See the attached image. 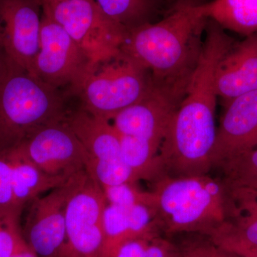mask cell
I'll use <instances>...</instances> for the list:
<instances>
[{"instance_id":"obj_27","label":"cell","mask_w":257,"mask_h":257,"mask_svg":"<svg viewBox=\"0 0 257 257\" xmlns=\"http://www.w3.org/2000/svg\"><path fill=\"white\" fill-rule=\"evenodd\" d=\"M156 234L126 240L124 242L120 243L109 257H146V247L148 240Z\"/></svg>"},{"instance_id":"obj_2","label":"cell","mask_w":257,"mask_h":257,"mask_svg":"<svg viewBox=\"0 0 257 257\" xmlns=\"http://www.w3.org/2000/svg\"><path fill=\"white\" fill-rule=\"evenodd\" d=\"M216 67L214 61L202 59L190 76L161 145L160 158L165 175H205L213 167L218 97L214 86Z\"/></svg>"},{"instance_id":"obj_5","label":"cell","mask_w":257,"mask_h":257,"mask_svg":"<svg viewBox=\"0 0 257 257\" xmlns=\"http://www.w3.org/2000/svg\"><path fill=\"white\" fill-rule=\"evenodd\" d=\"M153 84L148 69L121 50L96 64L74 96L79 98L83 110L109 121L140 101Z\"/></svg>"},{"instance_id":"obj_9","label":"cell","mask_w":257,"mask_h":257,"mask_svg":"<svg viewBox=\"0 0 257 257\" xmlns=\"http://www.w3.org/2000/svg\"><path fill=\"white\" fill-rule=\"evenodd\" d=\"M66 121L87 152V172L101 187L138 182L122 160L119 133L109 121L80 108L69 111Z\"/></svg>"},{"instance_id":"obj_25","label":"cell","mask_w":257,"mask_h":257,"mask_svg":"<svg viewBox=\"0 0 257 257\" xmlns=\"http://www.w3.org/2000/svg\"><path fill=\"white\" fill-rule=\"evenodd\" d=\"M181 257H241L226 251L201 234H195L178 243Z\"/></svg>"},{"instance_id":"obj_24","label":"cell","mask_w":257,"mask_h":257,"mask_svg":"<svg viewBox=\"0 0 257 257\" xmlns=\"http://www.w3.org/2000/svg\"><path fill=\"white\" fill-rule=\"evenodd\" d=\"M15 207L9 150L0 152V220L20 224Z\"/></svg>"},{"instance_id":"obj_6","label":"cell","mask_w":257,"mask_h":257,"mask_svg":"<svg viewBox=\"0 0 257 257\" xmlns=\"http://www.w3.org/2000/svg\"><path fill=\"white\" fill-rule=\"evenodd\" d=\"M42 9L67 32L93 64L121 53L128 30L108 18L94 0H64Z\"/></svg>"},{"instance_id":"obj_22","label":"cell","mask_w":257,"mask_h":257,"mask_svg":"<svg viewBox=\"0 0 257 257\" xmlns=\"http://www.w3.org/2000/svg\"><path fill=\"white\" fill-rule=\"evenodd\" d=\"M103 226L105 236V257H109L120 243L133 239L126 209L107 203L103 216Z\"/></svg>"},{"instance_id":"obj_30","label":"cell","mask_w":257,"mask_h":257,"mask_svg":"<svg viewBox=\"0 0 257 257\" xmlns=\"http://www.w3.org/2000/svg\"><path fill=\"white\" fill-rule=\"evenodd\" d=\"M230 252L241 257H257V248H239Z\"/></svg>"},{"instance_id":"obj_23","label":"cell","mask_w":257,"mask_h":257,"mask_svg":"<svg viewBox=\"0 0 257 257\" xmlns=\"http://www.w3.org/2000/svg\"><path fill=\"white\" fill-rule=\"evenodd\" d=\"M108 204L128 209L137 204L156 205L155 196L152 192L141 190L135 183H123L101 187Z\"/></svg>"},{"instance_id":"obj_4","label":"cell","mask_w":257,"mask_h":257,"mask_svg":"<svg viewBox=\"0 0 257 257\" xmlns=\"http://www.w3.org/2000/svg\"><path fill=\"white\" fill-rule=\"evenodd\" d=\"M66 96L12 64L0 81V152L18 147L42 126L67 119Z\"/></svg>"},{"instance_id":"obj_26","label":"cell","mask_w":257,"mask_h":257,"mask_svg":"<svg viewBox=\"0 0 257 257\" xmlns=\"http://www.w3.org/2000/svg\"><path fill=\"white\" fill-rule=\"evenodd\" d=\"M146 257H181L178 245L159 234L148 240Z\"/></svg>"},{"instance_id":"obj_28","label":"cell","mask_w":257,"mask_h":257,"mask_svg":"<svg viewBox=\"0 0 257 257\" xmlns=\"http://www.w3.org/2000/svg\"><path fill=\"white\" fill-rule=\"evenodd\" d=\"M10 257H40L28 246L25 240L24 239L19 245L18 247L15 250Z\"/></svg>"},{"instance_id":"obj_15","label":"cell","mask_w":257,"mask_h":257,"mask_svg":"<svg viewBox=\"0 0 257 257\" xmlns=\"http://www.w3.org/2000/svg\"><path fill=\"white\" fill-rule=\"evenodd\" d=\"M214 86L226 104L257 90V33L235 42L223 56L216 67Z\"/></svg>"},{"instance_id":"obj_8","label":"cell","mask_w":257,"mask_h":257,"mask_svg":"<svg viewBox=\"0 0 257 257\" xmlns=\"http://www.w3.org/2000/svg\"><path fill=\"white\" fill-rule=\"evenodd\" d=\"M94 65L60 24L43 13L40 50L30 74L74 96Z\"/></svg>"},{"instance_id":"obj_18","label":"cell","mask_w":257,"mask_h":257,"mask_svg":"<svg viewBox=\"0 0 257 257\" xmlns=\"http://www.w3.org/2000/svg\"><path fill=\"white\" fill-rule=\"evenodd\" d=\"M204 15L224 30L248 35L257 33V0H212L202 4Z\"/></svg>"},{"instance_id":"obj_3","label":"cell","mask_w":257,"mask_h":257,"mask_svg":"<svg viewBox=\"0 0 257 257\" xmlns=\"http://www.w3.org/2000/svg\"><path fill=\"white\" fill-rule=\"evenodd\" d=\"M152 192L166 234L207 236L229 216L231 199L226 187L208 175H163L154 182Z\"/></svg>"},{"instance_id":"obj_12","label":"cell","mask_w":257,"mask_h":257,"mask_svg":"<svg viewBox=\"0 0 257 257\" xmlns=\"http://www.w3.org/2000/svg\"><path fill=\"white\" fill-rule=\"evenodd\" d=\"M71 177L66 183L30 202L24 239L40 257H59L67 239L66 208Z\"/></svg>"},{"instance_id":"obj_17","label":"cell","mask_w":257,"mask_h":257,"mask_svg":"<svg viewBox=\"0 0 257 257\" xmlns=\"http://www.w3.org/2000/svg\"><path fill=\"white\" fill-rule=\"evenodd\" d=\"M9 153L15 207L20 216L29 203L69 180L42 171L29 159L20 146L10 150Z\"/></svg>"},{"instance_id":"obj_16","label":"cell","mask_w":257,"mask_h":257,"mask_svg":"<svg viewBox=\"0 0 257 257\" xmlns=\"http://www.w3.org/2000/svg\"><path fill=\"white\" fill-rule=\"evenodd\" d=\"M226 190L231 202L229 217L206 237L228 251L257 248V198L239 189Z\"/></svg>"},{"instance_id":"obj_20","label":"cell","mask_w":257,"mask_h":257,"mask_svg":"<svg viewBox=\"0 0 257 257\" xmlns=\"http://www.w3.org/2000/svg\"><path fill=\"white\" fill-rule=\"evenodd\" d=\"M108 17L128 31L149 23L155 0H94Z\"/></svg>"},{"instance_id":"obj_7","label":"cell","mask_w":257,"mask_h":257,"mask_svg":"<svg viewBox=\"0 0 257 257\" xmlns=\"http://www.w3.org/2000/svg\"><path fill=\"white\" fill-rule=\"evenodd\" d=\"M106 204L100 184L87 170L71 177L67 239L59 257H105L103 216Z\"/></svg>"},{"instance_id":"obj_10","label":"cell","mask_w":257,"mask_h":257,"mask_svg":"<svg viewBox=\"0 0 257 257\" xmlns=\"http://www.w3.org/2000/svg\"><path fill=\"white\" fill-rule=\"evenodd\" d=\"M19 146L48 175L69 179L87 170V152L66 119L38 128Z\"/></svg>"},{"instance_id":"obj_13","label":"cell","mask_w":257,"mask_h":257,"mask_svg":"<svg viewBox=\"0 0 257 257\" xmlns=\"http://www.w3.org/2000/svg\"><path fill=\"white\" fill-rule=\"evenodd\" d=\"M184 93L154 83L146 95L114 116L113 126L121 135L162 145Z\"/></svg>"},{"instance_id":"obj_1","label":"cell","mask_w":257,"mask_h":257,"mask_svg":"<svg viewBox=\"0 0 257 257\" xmlns=\"http://www.w3.org/2000/svg\"><path fill=\"white\" fill-rule=\"evenodd\" d=\"M207 20L202 4L182 2L158 23L128 31L121 50L148 69L155 84L184 93L200 55Z\"/></svg>"},{"instance_id":"obj_11","label":"cell","mask_w":257,"mask_h":257,"mask_svg":"<svg viewBox=\"0 0 257 257\" xmlns=\"http://www.w3.org/2000/svg\"><path fill=\"white\" fill-rule=\"evenodd\" d=\"M40 6L37 0H0V45L10 62L30 74L40 50Z\"/></svg>"},{"instance_id":"obj_21","label":"cell","mask_w":257,"mask_h":257,"mask_svg":"<svg viewBox=\"0 0 257 257\" xmlns=\"http://www.w3.org/2000/svg\"><path fill=\"white\" fill-rule=\"evenodd\" d=\"M227 189H246L257 186V148L221 162Z\"/></svg>"},{"instance_id":"obj_32","label":"cell","mask_w":257,"mask_h":257,"mask_svg":"<svg viewBox=\"0 0 257 257\" xmlns=\"http://www.w3.org/2000/svg\"><path fill=\"white\" fill-rule=\"evenodd\" d=\"M42 7L46 6V5L54 4V3H59V2L64 1V0H37Z\"/></svg>"},{"instance_id":"obj_29","label":"cell","mask_w":257,"mask_h":257,"mask_svg":"<svg viewBox=\"0 0 257 257\" xmlns=\"http://www.w3.org/2000/svg\"><path fill=\"white\" fill-rule=\"evenodd\" d=\"M11 65V62L8 60V57L5 55L4 50L0 45V81L5 77Z\"/></svg>"},{"instance_id":"obj_14","label":"cell","mask_w":257,"mask_h":257,"mask_svg":"<svg viewBox=\"0 0 257 257\" xmlns=\"http://www.w3.org/2000/svg\"><path fill=\"white\" fill-rule=\"evenodd\" d=\"M216 128L213 167L257 147V90L234 98Z\"/></svg>"},{"instance_id":"obj_31","label":"cell","mask_w":257,"mask_h":257,"mask_svg":"<svg viewBox=\"0 0 257 257\" xmlns=\"http://www.w3.org/2000/svg\"><path fill=\"white\" fill-rule=\"evenodd\" d=\"M239 189V190L243 191V192L247 193L250 195L257 198V186H253V187H248L246 189Z\"/></svg>"},{"instance_id":"obj_19","label":"cell","mask_w":257,"mask_h":257,"mask_svg":"<svg viewBox=\"0 0 257 257\" xmlns=\"http://www.w3.org/2000/svg\"><path fill=\"white\" fill-rule=\"evenodd\" d=\"M119 136L122 160L137 180L146 179L154 182L164 175L160 145L135 137Z\"/></svg>"}]
</instances>
